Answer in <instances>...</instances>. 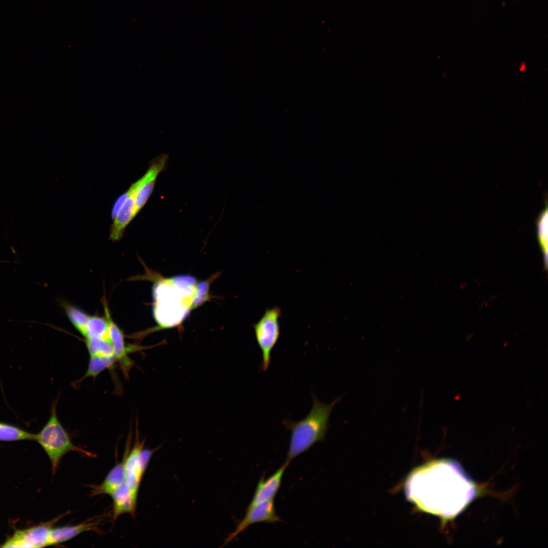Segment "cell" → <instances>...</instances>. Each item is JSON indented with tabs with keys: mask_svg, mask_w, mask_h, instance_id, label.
Returning a JSON list of instances; mask_svg holds the SVG:
<instances>
[{
	"mask_svg": "<svg viewBox=\"0 0 548 548\" xmlns=\"http://www.w3.org/2000/svg\"><path fill=\"white\" fill-rule=\"evenodd\" d=\"M312 396L313 406L306 417L297 422L287 419L282 422L286 429L291 432L285 461L288 463L317 442L324 441L331 412L340 399L337 398L330 404H327L319 401L313 394Z\"/></svg>",
	"mask_w": 548,
	"mask_h": 548,
	"instance_id": "obj_2",
	"label": "cell"
},
{
	"mask_svg": "<svg viewBox=\"0 0 548 548\" xmlns=\"http://www.w3.org/2000/svg\"><path fill=\"white\" fill-rule=\"evenodd\" d=\"M288 464L285 462L268 478H265L263 476L260 479L249 505L273 500L281 487L283 474Z\"/></svg>",
	"mask_w": 548,
	"mask_h": 548,
	"instance_id": "obj_12",
	"label": "cell"
},
{
	"mask_svg": "<svg viewBox=\"0 0 548 548\" xmlns=\"http://www.w3.org/2000/svg\"><path fill=\"white\" fill-rule=\"evenodd\" d=\"M144 440L140 441L136 434L134 446L128 453L126 449L123 458L124 483L132 495L138 497L140 485L146 469L141 461V453L144 449Z\"/></svg>",
	"mask_w": 548,
	"mask_h": 548,
	"instance_id": "obj_7",
	"label": "cell"
},
{
	"mask_svg": "<svg viewBox=\"0 0 548 548\" xmlns=\"http://www.w3.org/2000/svg\"><path fill=\"white\" fill-rule=\"evenodd\" d=\"M87 337H96L110 342L109 325L105 317L90 316L87 323V334L84 338Z\"/></svg>",
	"mask_w": 548,
	"mask_h": 548,
	"instance_id": "obj_15",
	"label": "cell"
},
{
	"mask_svg": "<svg viewBox=\"0 0 548 548\" xmlns=\"http://www.w3.org/2000/svg\"><path fill=\"white\" fill-rule=\"evenodd\" d=\"M57 400L53 402L49 418L41 430L36 434L35 440L43 448L51 464L54 474L62 457L71 452H76L85 456L93 457L94 455L75 445L67 432L60 422L56 413Z\"/></svg>",
	"mask_w": 548,
	"mask_h": 548,
	"instance_id": "obj_3",
	"label": "cell"
},
{
	"mask_svg": "<svg viewBox=\"0 0 548 548\" xmlns=\"http://www.w3.org/2000/svg\"><path fill=\"white\" fill-rule=\"evenodd\" d=\"M36 434L18 427L0 422V440L16 441L35 440Z\"/></svg>",
	"mask_w": 548,
	"mask_h": 548,
	"instance_id": "obj_17",
	"label": "cell"
},
{
	"mask_svg": "<svg viewBox=\"0 0 548 548\" xmlns=\"http://www.w3.org/2000/svg\"><path fill=\"white\" fill-rule=\"evenodd\" d=\"M52 524H43L16 531L4 547H42L50 545Z\"/></svg>",
	"mask_w": 548,
	"mask_h": 548,
	"instance_id": "obj_6",
	"label": "cell"
},
{
	"mask_svg": "<svg viewBox=\"0 0 548 548\" xmlns=\"http://www.w3.org/2000/svg\"><path fill=\"white\" fill-rule=\"evenodd\" d=\"M135 187V182L126 190L127 195L116 216L112 220L113 224L110 229V238L114 242L119 241L122 237L126 227L135 217L134 214Z\"/></svg>",
	"mask_w": 548,
	"mask_h": 548,
	"instance_id": "obj_9",
	"label": "cell"
},
{
	"mask_svg": "<svg viewBox=\"0 0 548 548\" xmlns=\"http://www.w3.org/2000/svg\"><path fill=\"white\" fill-rule=\"evenodd\" d=\"M101 517H96L80 524L52 528L50 537V545L66 542L81 533L87 531L100 532L99 525Z\"/></svg>",
	"mask_w": 548,
	"mask_h": 548,
	"instance_id": "obj_11",
	"label": "cell"
},
{
	"mask_svg": "<svg viewBox=\"0 0 548 548\" xmlns=\"http://www.w3.org/2000/svg\"><path fill=\"white\" fill-rule=\"evenodd\" d=\"M280 520V518L276 512L273 500L254 505H249L244 518L239 523L235 530L226 539L225 544L231 541L252 524L261 522L274 523Z\"/></svg>",
	"mask_w": 548,
	"mask_h": 548,
	"instance_id": "obj_8",
	"label": "cell"
},
{
	"mask_svg": "<svg viewBox=\"0 0 548 548\" xmlns=\"http://www.w3.org/2000/svg\"><path fill=\"white\" fill-rule=\"evenodd\" d=\"M124 483L123 460L117 463L109 472L101 484L90 486V496L112 494Z\"/></svg>",
	"mask_w": 548,
	"mask_h": 548,
	"instance_id": "obj_14",
	"label": "cell"
},
{
	"mask_svg": "<svg viewBox=\"0 0 548 548\" xmlns=\"http://www.w3.org/2000/svg\"><path fill=\"white\" fill-rule=\"evenodd\" d=\"M63 307L73 325L85 337L87 334V323L90 316L70 304L65 303Z\"/></svg>",
	"mask_w": 548,
	"mask_h": 548,
	"instance_id": "obj_16",
	"label": "cell"
},
{
	"mask_svg": "<svg viewBox=\"0 0 548 548\" xmlns=\"http://www.w3.org/2000/svg\"><path fill=\"white\" fill-rule=\"evenodd\" d=\"M102 302L105 318L108 322L110 341L113 349L114 356L117 361L121 363L126 371L129 369L132 363L127 356L129 349L126 346L122 330L111 317L106 299H102Z\"/></svg>",
	"mask_w": 548,
	"mask_h": 548,
	"instance_id": "obj_10",
	"label": "cell"
},
{
	"mask_svg": "<svg viewBox=\"0 0 548 548\" xmlns=\"http://www.w3.org/2000/svg\"><path fill=\"white\" fill-rule=\"evenodd\" d=\"M547 210L540 215L537 222L538 236L540 247L544 255L547 258Z\"/></svg>",
	"mask_w": 548,
	"mask_h": 548,
	"instance_id": "obj_20",
	"label": "cell"
},
{
	"mask_svg": "<svg viewBox=\"0 0 548 548\" xmlns=\"http://www.w3.org/2000/svg\"><path fill=\"white\" fill-rule=\"evenodd\" d=\"M281 310L275 306L267 309L259 320L253 325L257 342L262 352L261 369L266 371L271 362V353L280 334L279 318Z\"/></svg>",
	"mask_w": 548,
	"mask_h": 548,
	"instance_id": "obj_4",
	"label": "cell"
},
{
	"mask_svg": "<svg viewBox=\"0 0 548 548\" xmlns=\"http://www.w3.org/2000/svg\"><path fill=\"white\" fill-rule=\"evenodd\" d=\"M87 370L83 378L88 377L95 378L105 369L109 368L116 361L115 356H89Z\"/></svg>",
	"mask_w": 548,
	"mask_h": 548,
	"instance_id": "obj_18",
	"label": "cell"
},
{
	"mask_svg": "<svg viewBox=\"0 0 548 548\" xmlns=\"http://www.w3.org/2000/svg\"><path fill=\"white\" fill-rule=\"evenodd\" d=\"M113 500V521L124 513L134 515L137 498L135 497L124 483L111 495Z\"/></svg>",
	"mask_w": 548,
	"mask_h": 548,
	"instance_id": "obj_13",
	"label": "cell"
},
{
	"mask_svg": "<svg viewBox=\"0 0 548 548\" xmlns=\"http://www.w3.org/2000/svg\"><path fill=\"white\" fill-rule=\"evenodd\" d=\"M405 493L407 499L423 511L448 519L471 501L476 488L458 463L439 460L414 470L406 481Z\"/></svg>",
	"mask_w": 548,
	"mask_h": 548,
	"instance_id": "obj_1",
	"label": "cell"
},
{
	"mask_svg": "<svg viewBox=\"0 0 548 548\" xmlns=\"http://www.w3.org/2000/svg\"><path fill=\"white\" fill-rule=\"evenodd\" d=\"M167 159L166 154H161L153 159L146 173L135 182V216L149 199L154 188L157 178L164 169Z\"/></svg>",
	"mask_w": 548,
	"mask_h": 548,
	"instance_id": "obj_5",
	"label": "cell"
},
{
	"mask_svg": "<svg viewBox=\"0 0 548 548\" xmlns=\"http://www.w3.org/2000/svg\"><path fill=\"white\" fill-rule=\"evenodd\" d=\"M85 341L89 356H115L110 342L93 337H85Z\"/></svg>",
	"mask_w": 548,
	"mask_h": 548,
	"instance_id": "obj_19",
	"label": "cell"
}]
</instances>
